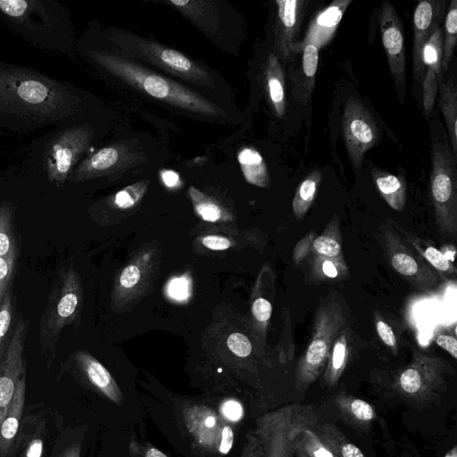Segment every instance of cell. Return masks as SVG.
I'll return each mask as SVG.
<instances>
[{"label":"cell","instance_id":"8fae6325","mask_svg":"<svg viewBox=\"0 0 457 457\" xmlns=\"http://www.w3.org/2000/svg\"><path fill=\"white\" fill-rule=\"evenodd\" d=\"M146 161L145 153L132 141H121L101 148L84 159L70 174L71 182H83L128 170Z\"/></svg>","mask_w":457,"mask_h":457},{"label":"cell","instance_id":"8d00e7d4","mask_svg":"<svg viewBox=\"0 0 457 457\" xmlns=\"http://www.w3.org/2000/svg\"><path fill=\"white\" fill-rule=\"evenodd\" d=\"M322 173L318 170L310 172L298 185L292 200V211L297 220H302L312 204L320 182Z\"/></svg>","mask_w":457,"mask_h":457},{"label":"cell","instance_id":"d6a6232c","mask_svg":"<svg viewBox=\"0 0 457 457\" xmlns=\"http://www.w3.org/2000/svg\"><path fill=\"white\" fill-rule=\"evenodd\" d=\"M372 177L376 187L386 201L394 210L401 212L406 204V183L404 179L387 171L375 170Z\"/></svg>","mask_w":457,"mask_h":457},{"label":"cell","instance_id":"83f0119b","mask_svg":"<svg viewBox=\"0 0 457 457\" xmlns=\"http://www.w3.org/2000/svg\"><path fill=\"white\" fill-rule=\"evenodd\" d=\"M353 343V333L349 323L337 337L322 372L323 380L328 387L335 386L343 375L350 360Z\"/></svg>","mask_w":457,"mask_h":457},{"label":"cell","instance_id":"f6af8a7d","mask_svg":"<svg viewBox=\"0 0 457 457\" xmlns=\"http://www.w3.org/2000/svg\"><path fill=\"white\" fill-rule=\"evenodd\" d=\"M46 424L41 421L37 430L27 441L23 446L21 457H42L44 452V436H45Z\"/></svg>","mask_w":457,"mask_h":457},{"label":"cell","instance_id":"d590c367","mask_svg":"<svg viewBox=\"0 0 457 457\" xmlns=\"http://www.w3.org/2000/svg\"><path fill=\"white\" fill-rule=\"evenodd\" d=\"M17 254L15 206L4 201L0 204V257L17 259Z\"/></svg>","mask_w":457,"mask_h":457},{"label":"cell","instance_id":"f546056e","mask_svg":"<svg viewBox=\"0 0 457 457\" xmlns=\"http://www.w3.org/2000/svg\"><path fill=\"white\" fill-rule=\"evenodd\" d=\"M310 256L345 259L340 222L337 213L335 212L332 215L322 233L317 235L313 239Z\"/></svg>","mask_w":457,"mask_h":457},{"label":"cell","instance_id":"ffe728a7","mask_svg":"<svg viewBox=\"0 0 457 457\" xmlns=\"http://www.w3.org/2000/svg\"><path fill=\"white\" fill-rule=\"evenodd\" d=\"M188 431L204 449L219 452L222 426L215 412L206 406H192L185 412Z\"/></svg>","mask_w":457,"mask_h":457},{"label":"cell","instance_id":"cb8c5ba5","mask_svg":"<svg viewBox=\"0 0 457 457\" xmlns=\"http://www.w3.org/2000/svg\"><path fill=\"white\" fill-rule=\"evenodd\" d=\"M26 371L17 381L12 399L0 421V457H8L17 436L25 403Z\"/></svg>","mask_w":457,"mask_h":457},{"label":"cell","instance_id":"5b68a950","mask_svg":"<svg viewBox=\"0 0 457 457\" xmlns=\"http://www.w3.org/2000/svg\"><path fill=\"white\" fill-rule=\"evenodd\" d=\"M110 39L122 56L139 59L200 87H215L214 78L205 67L175 49L123 31L112 32Z\"/></svg>","mask_w":457,"mask_h":457},{"label":"cell","instance_id":"484cf974","mask_svg":"<svg viewBox=\"0 0 457 457\" xmlns=\"http://www.w3.org/2000/svg\"><path fill=\"white\" fill-rule=\"evenodd\" d=\"M151 257L149 253L144 255L138 254L120 273L115 285L113 296L120 300H129L146 283V278L151 274Z\"/></svg>","mask_w":457,"mask_h":457},{"label":"cell","instance_id":"680465c9","mask_svg":"<svg viewBox=\"0 0 457 457\" xmlns=\"http://www.w3.org/2000/svg\"><path fill=\"white\" fill-rule=\"evenodd\" d=\"M445 258L451 262H454L455 260V249L452 245H445L439 248Z\"/></svg>","mask_w":457,"mask_h":457},{"label":"cell","instance_id":"9a60e30c","mask_svg":"<svg viewBox=\"0 0 457 457\" xmlns=\"http://www.w3.org/2000/svg\"><path fill=\"white\" fill-rule=\"evenodd\" d=\"M28 321L19 315L11 343L0 365V421L12 399L20 377L26 371L24 357Z\"/></svg>","mask_w":457,"mask_h":457},{"label":"cell","instance_id":"ac0fdd59","mask_svg":"<svg viewBox=\"0 0 457 457\" xmlns=\"http://www.w3.org/2000/svg\"><path fill=\"white\" fill-rule=\"evenodd\" d=\"M442 29L438 26L423 48L424 76L422 79V104L425 115L434 108L438 86L442 79Z\"/></svg>","mask_w":457,"mask_h":457},{"label":"cell","instance_id":"b9f144b4","mask_svg":"<svg viewBox=\"0 0 457 457\" xmlns=\"http://www.w3.org/2000/svg\"><path fill=\"white\" fill-rule=\"evenodd\" d=\"M148 187L149 180L143 179L124 187L113 195V205L121 210L131 209L144 197Z\"/></svg>","mask_w":457,"mask_h":457},{"label":"cell","instance_id":"2e32d148","mask_svg":"<svg viewBox=\"0 0 457 457\" xmlns=\"http://www.w3.org/2000/svg\"><path fill=\"white\" fill-rule=\"evenodd\" d=\"M442 2L424 0L418 3L413 13L412 78L422 82L424 76L423 48L440 21Z\"/></svg>","mask_w":457,"mask_h":457},{"label":"cell","instance_id":"9f6ffc18","mask_svg":"<svg viewBox=\"0 0 457 457\" xmlns=\"http://www.w3.org/2000/svg\"><path fill=\"white\" fill-rule=\"evenodd\" d=\"M162 183L169 188H176L181 185L179 174L171 170H163L160 173Z\"/></svg>","mask_w":457,"mask_h":457},{"label":"cell","instance_id":"e575fe53","mask_svg":"<svg viewBox=\"0 0 457 457\" xmlns=\"http://www.w3.org/2000/svg\"><path fill=\"white\" fill-rule=\"evenodd\" d=\"M314 432L336 457H366L337 427L330 423L317 424Z\"/></svg>","mask_w":457,"mask_h":457},{"label":"cell","instance_id":"44dd1931","mask_svg":"<svg viewBox=\"0 0 457 457\" xmlns=\"http://www.w3.org/2000/svg\"><path fill=\"white\" fill-rule=\"evenodd\" d=\"M72 361L87 380L109 400L122 403V393L108 370L87 351L79 350L72 354Z\"/></svg>","mask_w":457,"mask_h":457},{"label":"cell","instance_id":"30bf717a","mask_svg":"<svg viewBox=\"0 0 457 457\" xmlns=\"http://www.w3.org/2000/svg\"><path fill=\"white\" fill-rule=\"evenodd\" d=\"M93 137V129L80 125L62 130L50 140L44 154V167L51 183L61 187L66 182Z\"/></svg>","mask_w":457,"mask_h":457},{"label":"cell","instance_id":"4316f807","mask_svg":"<svg viewBox=\"0 0 457 457\" xmlns=\"http://www.w3.org/2000/svg\"><path fill=\"white\" fill-rule=\"evenodd\" d=\"M390 222L402 238L415 250L430 267L436 270L442 278H455L457 270L454 263L446 260L438 248L428 241L406 230L396 221L390 220Z\"/></svg>","mask_w":457,"mask_h":457},{"label":"cell","instance_id":"f5cc1de1","mask_svg":"<svg viewBox=\"0 0 457 457\" xmlns=\"http://www.w3.org/2000/svg\"><path fill=\"white\" fill-rule=\"evenodd\" d=\"M203 245L214 251H223L232 246V242L226 237L220 235H207L202 237Z\"/></svg>","mask_w":457,"mask_h":457},{"label":"cell","instance_id":"f35d334b","mask_svg":"<svg viewBox=\"0 0 457 457\" xmlns=\"http://www.w3.org/2000/svg\"><path fill=\"white\" fill-rule=\"evenodd\" d=\"M15 299L12 288L0 305V365L11 343L16 320Z\"/></svg>","mask_w":457,"mask_h":457},{"label":"cell","instance_id":"9c48e42d","mask_svg":"<svg viewBox=\"0 0 457 457\" xmlns=\"http://www.w3.org/2000/svg\"><path fill=\"white\" fill-rule=\"evenodd\" d=\"M452 367L441 357L414 351L411 362L395 378V388L404 397L421 402L443 391Z\"/></svg>","mask_w":457,"mask_h":457},{"label":"cell","instance_id":"d4e9b609","mask_svg":"<svg viewBox=\"0 0 457 457\" xmlns=\"http://www.w3.org/2000/svg\"><path fill=\"white\" fill-rule=\"evenodd\" d=\"M262 85L274 113L282 118L287 109L285 72L281 62L272 52L268 54L263 66Z\"/></svg>","mask_w":457,"mask_h":457},{"label":"cell","instance_id":"5bb4252c","mask_svg":"<svg viewBox=\"0 0 457 457\" xmlns=\"http://www.w3.org/2000/svg\"><path fill=\"white\" fill-rule=\"evenodd\" d=\"M307 4L305 0L275 1L272 53L284 63L291 62L295 55V37L300 30Z\"/></svg>","mask_w":457,"mask_h":457},{"label":"cell","instance_id":"7bdbcfd3","mask_svg":"<svg viewBox=\"0 0 457 457\" xmlns=\"http://www.w3.org/2000/svg\"><path fill=\"white\" fill-rule=\"evenodd\" d=\"M295 353L292 322L289 310L283 311V327L280 341V360L287 361L291 360Z\"/></svg>","mask_w":457,"mask_h":457},{"label":"cell","instance_id":"1f68e13d","mask_svg":"<svg viewBox=\"0 0 457 457\" xmlns=\"http://www.w3.org/2000/svg\"><path fill=\"white\" fill-rule=\"evenodd\" d=\"M334 402L341 415L355 426L365 428L376 418L371 404L351 395L341 392L335 397Z\"/></svg>","mask_w":457,"mask_h":457},{"label":"cell","instance_id":"7c38bea8","mask_svg":"<svg viewBox=\"0 0 457 457\" xmlns=\"http://www.w3.org/2000/svg\"><path fill=\"white\" fill-rule=\"evenodd\" d=\"M342 132L349 160L357 171L362 165L367 151L378 144L379 132L368 108L354 96H351L345 104Z\"/></svg>","mask_w":457,"mask_h":457},{"label":"cell","instance_id":"91938a15","mask_svg":"<svg viewBox=\"0 0 457 457\" xmlns=\"http://www.w3.org/2000/svg\"><path fill=\"white\" fill-rule=\"evenodd\" d=\"M145 457H168V456L156 448H149L145 452Z\"/></svg>","mask_w":457,"mask_h":457},{"label":"cell","instance_id":"d6986e66","mask_svg":"<svg viewBox=\"0 0 457 457\" xmlns=\"http://www.w3.org/2000/svg\"><path fill=\"white\" fill-rule=\"evenodd\" d=\"M297 54L301 55L299 63L294 70H289L291 92L295 102L305 106L309 104L315 87L319 49L308 44Z\"/></svg>","mask_w":457,"mask_h":457},{"label":"cell","instance_id":"db71d44e","mask_svg":"<svg viewBox=\"0 0 457 457\" xmlns=\"http://www.w3.org/2000/svg\"><path fill=\"white\" fill-rule=\"evenodd\" d=\"M436 344L446 351L453 359L457 358V339L451 332H443L435 338Z\"/></svg>","mask_w":457,"mask_h":457},{"label":"cell","instance_id":"277c9868","mask_svg":"<svg viewBox=\"0 0 457 457\" xmlns=\"http://www.w3.org/2000/svg\"><path fill=\"white\" fill-rule=\"evenodd\" d=\"M83 305L81 278L74 267L58 272L39 321V343L43 353L51 360L62 331L77 323Z\"/></svg>","mask_w":457,"mask_h":457},{"label":"cell","instance_id":"603a6c76","mask_svg":"<svg viewBox=\"0 0 457 457\" xmlns=\"http://www.w3.org/2000/svg\"><path fill=\"white\" fill-rule=\"evenodd\" d=\"M170 5L186 17L191 23L206 34L215 33L220 27V9L211 0H169Z\"/></svg>","mask_w":457,"mask_h":457},{"label":"cell","instance_id":"11a10c76","mask_svg":"<svg viewBox=\"0 0 457 457\" xmlns=\"http://www.w3.org/2000/svg\"><path fill=\"white\" fill-rule=\"evenodd\" d=\"M234 443V433L230 426L223 425L221 430L220 442L219 445V453L222 454L228 453L232 448Z\"/></svg>","mask_w":457,"mask_h":457},{"label":"cell","instance_id":"ba28073f","mask_svg":"<svg viewBox=\"0 0 457 457\" xmlns=\"http://www.w3.org/2000/svg\"><path fill=\"white\" fill-rule=\"evenodd\" d=\"M377 239L386 262L409 284L428 293L439 287L443 278L402 238L390 220L379 227Z\"/></svg>","mask_w":457,"mask_h":457},{"label":"cell","instance_id":"52a82bcc","mask_svg":"<svg viewBox=\"0 0 457 457\" xmlns=\"http://www.w3.org/2000/svg\"><path fill=\"white\" fill-rule=\"evenodd\" d=\"M317 424L312 407L292 403L260 416L253 432L262 445L264 457H294L296 433Z\"/></svg>","mask_w":457,"mask_h":457},{"label":"cell","instance_id":"4dcf8cb0","mask_svg":"<svg viewBox=\"0 0 457 457\" xmlns=\"http://www.w3.org/2000/svg\"><path fill=\"white\" fill-rule=\"evenodd\" d=\"M439 104L445 120L450 145L457 156V86L453 79L441 81L438 86Z\"/></svg>","mask_w":457,"mask_h":457},{"label":"cell","instance_id":"7a4b0ae2","mask_svg":"<svg viewBox=\"0 0 457 457\" xmlns=\"http://www.w3.org/2000/svg\"><path fill=\"white\" fill-rule=\"evenodd\" d=\"M88 55L100 67L127 85L169 105L207 117L226 115L219 105L197 92L120 54L89 51Z\"/></svg>","mask_w":457,"mask_h":457},{"label":"cell","instance_id":"ab89813d","mask_svg":"<svg viewBox=\"0 0 457 457\" xmlns=\"http://www.w3.org/2000/svg\"><path fill=\"white\" fill-rule=\"evenodd\" d=\"M457 41V0H452L445 20L442 70L447 71Z\"/></svg>","mask_w":457,"mask_h":457},{"label":"cell","instance_id":"74e56055","mask_svg":"<svg viewBox=\"0 0 457 457\" xmlns=\"http://www.w3.org/2000/svg\"><path fill=\"white\" fill-rule=\"evenodd\" d=\"M187 193L195 214L202 220L209 222H224L232 220L231 214L222 205L198 188L190 186Z\"/></svg>","mask_w":457,"mask_h":457},{"label":"cell","instance_id":"ee69618b","mask_svg":"<svg viewBox=\"0 0 457 457\" xmlns=\"http://www.w3.org/2000/svg\"><path fill=\"white\" fill-rule=\"evenodd\" d=\"M374 322L378 336L385 345L395 354L398 352L397 338L393 328L378 312H374Z\"/></svg>","mask_w":457,"mask_h":457},{"label":"cell","instance_id":"7402d4cb","mask_svg":"<svg viewBox=\"0 0 457 457\" xmlns=\"http://www.w3.org/2000/svg\"><path fill=\"white\" fill-rule=\"evenodd\" d=\"M275 296V280L272 270L269 265L263 266L260 272L253 294L251 312L255 328L264 339L273 310Z\"/></svg>","mask_w":457,"mask_h":457},{"label":"cell","instance_id":"60d3db41","mask_svg":"<svg viewBox=\"0 0 457 457\" xmlns=\"http://www.w3.org/2000/svg\"><path fill=\"white\" fill-rule=\"evenodd\" d=\"M315 427H307L296 433L295 447L308 457H336L318 437L314 432Z\"/></svg>","mask_w":457,"mask_h":457},{"label":"cell","instance_id":"8992f818","mask_svg":"<svg viewBox=\"0 0 457 457\" xmlns=\"http://www.w3.org/2000/svg\"><path fill=\"white\" fill-rule=\"evenodd\" d=\"M456 156L445 141L431 147L430 195L435 220L442 237H457V169Z\"/></svg>","mask_w":457,"mask_h":457},{"label":"cell","instance_id":"681fc988","mask_svg":"<svg viewBox=\"0 0 457 457\" xmlns=\"http://www.w3.org/2000/svg\"><path fill=\"white\" fill-rule=\"evenodd\" d=\"M227 345L238 357H247L253 350L250 340L238 332L233 333L228 337Z\"/></svg>","mask_w":457,"mask_h":457},{"label":"cell","instance_id":"4fadbf2b","mask_svg":"<svg viewBox=\"0 0 457 457\" xmlns=\"http://www.w3.org/2000/svg\"><path fill=\"white\" fill-rule=\"evenodd\" d=\"M382 45L399 101L403 104L406 90V56L403 27L394 5L384 1L379 15Z\"/></svg>","mask_w":457,"mask_h":457},{"label":"cell","instance_id":"94428289","mask_svg":"<svg viewBox=\"0 0 457 457\" xmlns=\"http://www.w3.org/2000/svg\"><path fill=\"white\" fill-rule=\"evenodd\" d=\"M444 457H457V447L454 445Z\"/></svg>","mask_w":457,"mask_h":457},{"label":"cell","instance_id":"6da1fadb","mask_svg":"<svg viewBox=\"0 0 457 457\" xmlns=\"http://www.w3.org/2000/svg\"><path fill=\"white\" fill-rule=\"evenodd\" d=\"M77 97L60 82L23 68L0 67V108L36 121L71 114Z\"/></svg>","mask_w":457,"mask_h":457},{"label":"cell","instance_id":"c3c4849f","mask_svg":"<svg viewBox=\"0 0 457 457\" xmlns=\"http://www.w3.org/2000/svg\"><path fill=\"white\" fill-rule=\"evenodd\" d=\"M317 232L310 231L304 235L295 245L292 253V261L295 266H300L305 262L311 254V247Z\"/></svg>","mask_w":457,"mask_h":457},{"label":"cell","instance_id":"6f0895ef","mask_svg":"<svg viewBox=\"0 0 457 457\" xmlns=\"http://www.w3.org/2000/svg\"><path fill=\"white\" fill-rule=\"evenodd\" d=\"M80 445L79 444H73L63 449L59 457H80Z\"/></svg>","mask_w":457,"mask_h":457},{"label":"cell","instance_id":"6125c7cd","mask_svg":"<svg viewBox=\"0 0 457 457\" xmlns=\"http://www.w3.org/2000/svg\"><path fill=\"white\" fill-rule=\"evenodd\" d=\"M295 455L296 457H308L307 455H305L300 449H298L297 447H295Z\"/></svg>","mask_w":457,"mask_h":457},{"label":"cell","instance_id":"3957f363","mask_svg":"<svg viewBox=\"0 0 457 457\" xmlns=\"http://www.w3.org/2000/svg\"><path fill=\"white\" fill-rule=\"evenodd\" d=\"M349 323L338 293L330 291L320 298L313 316L311 338L296 367L298 390H305L322 374L337 337Z\"/></svg>","mask_w":457,"mask_h":457},{"label":"cell","instance_id":"816d5d0a","mask_svg":"<svg viewBox=\"0 0 457 457\" xmlns=\"http://www.w3.org/2000/svg\"><path fill=\"white\" fill-rule=\"evenodd\" d=\"M220 412L229 421L237 422L244 416V409L241 403L236 400H227L220 406Z\"/></svg>","mask_w":457,"mask_h":457},{"label":"cell","instance_id":"836d02e7","mask_svg":"<svg viewBox=\"0 0 457 457\" xmlns=\"http://www.w3.org/2000/svg\"><path fill=\"white\" fill-rule=\"evenodd\" d=\"M237 161L245 180L256 187L270 186L268 168L262 154L254 148L245 146L237 154Z\"/></svg>","mask_w":457,"mask_h":457},{"label":"cell","instance_id":"e0dca14e","mask_svg":"<svg viewBox=\"0 0 457 457\" xmlns=\"http://www.w3.org/2000/svg\"><path fill=\"white\" fill-rule=\"evenodd\" d=\"M352 0H336L320 10L310 21L303 38L296 41L294 54L312 44L318 49L325 46L335 36L344 13Z\"/></svg>","mask_w":457,"mask_h":457},{"label":"cell","instance_id":"7dc6e473","mask_svg":"<svg viewBox=\"0 0 457 457\" xmlns=\"http://www.w3.org/2000/svg\"><path fill=\"white\" fill-rule=\"evenodd\" d=\"M15 263L16 258L0 257V305L6 293L12 288Z\"/></svg>","mask_w":457,"mask_h":457},{"label":"cell","instance_id":"bcb514c9","mask_svg":"<svg viewBox=\"0 0 457 457\" xmlns=\"http://www.w3.org/2000/svg\"><path fill=\"white\" fill-rule=\"evenodd\" d=\"M192 283L187 275L173 278L167 285L168 295L177 301H186L191 295Z\"/></svg>","mask_w":457,"mask_h":457},{"label":"cell","instance_id":"f1b7e54d","mask_svg":"<svg viewBox=\"0 0 457 457\" xmlns=\"http://www.w3.org/2000/svg\"><path fill=\"white\" fill-rule=\"evenodd\" d=\"M307 262L306 283L340 282L349 276L345 259L310 256Z\"/></svg>","mask_w":457,"mask_h":457},{"label":"cell","instance_id":"f907efd6","mask_svg":"<svg viewBox=\"0 0 457 457\" xmlns=\"http://www.w3.org/2000/svg\"><path fill=\"white\" fill-rule=\"evenodd\" d=\"M240 457H264L262 445L253 431L246 435Z\"/></svg>","mask_w":457,"mask_h":457}]
</instances>
